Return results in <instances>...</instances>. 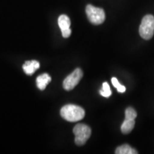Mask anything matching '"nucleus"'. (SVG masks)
I'll use <instances>...</instances> for the list:
<instances>
[{
  "mask_svg": "<svg viewBox=\"0 0 154 154\" xmlns=\"http://www.w3.org/2000/svg\"><path fill=\"white\" fill-rule=\"evenodd\" d=\"M61 116L69 122H76L84 119L85 111L81 106L74 104L63 106L60 111Z\"/></svg>",
  "mask_w": 154,
  "mask_h": 154,
  "instance_id": "obj_1",
  "label": "nucleus"
},
{
  "mask_svg": "<svg viewBox=\"0 0 154 154\" xmlns=\"http://www.w3.org/2000/svg\"><path fill=\"white\" fill-rule=\"evenodd\" d=\"M139 34L142 38L149 40L154 34V17L147 14L143 17L139 27Z\"/></svg>",
  "mask_w": 154,
  "mask_h": 154,
  "instance_id": "obj_2",
  "label": "nucleus"
},
{
  "mask_svg": "<svg viewBox=\"0 0 154 154\" xmlns=\"http://www.w3.org/2000/svg\"><path fill=\"white\" fill-rule=\"evenodd\" d=\"M73 132L75 135V143L77 146L84 145L91 134V128L83 124L76 125L73 129Z\"/></svg>",
  "mask_w": 154,
  "mask_h": 154,
  "instance_id": "obj_3",
  "label": "nucleus"
},
{
  "mask_svg": "<svg viewBox=\"0 0 154 154\" xmlns=\"http://www.w3.org/2000/svg\"><path fill=\"white\" fill-rule=\"evenodd\" d=\"M86 13L89 22L93 24H101L105 21L106 15L103 9L88 5L86 7Z\"/></svg>",
  "mask_w": 154,
  "mask_h": 154,
  "instance_id": "obj_4",
  "label": "nucleus"
},
{
  "mask_svg": "<svg viewBox=\"0 0 154 154\" xmlns=\"http://www.w3.org/2000/svg\"><path fill=\"white\" fill-rule=\"evenodd\" d=\"M83 77V72L81 69H76L72 74L66 77L63 82V87L66 91L74 89Z\"/></svg>",
  "mask_w": 154,
  "mask_h": 154,
  "instance_id": "obj_5",
  "label": "nucleus"
},
{
  "mask_svg": "<svg viewBox=\"0 0 154 154\" xmlns=\"http://www.w3.org/2000/svg\"><path fill=\"white\" fill-rule=\"evenodd\" d=\"M39 63L36 60L26 61L23 65V69L24 72L29 76H31L35 72L36 70L39 68Z\"/></svg>",
  "mask_w": 154,
  "mask_h": 154,
  "instance_id": "obj_6",
  "label": "nucleus"
},
{
  "mask_svg": "<svg viewBox=\"0 0 154 154\" xmlns=\"http://www.w3.org/2000/svg\"><path fill=\"white\" fill-rule=\"evenodd\" d=\"M51 81V76L48 74H43L36 78V86L40 90H44Z\"/></svg>",
  "mask_w": 154,
  "mask_h": 154,
  "instance_id": "obj_7",
  "label": "nucleus"
},
{
  "mask_svg": "<svg viewBox=\"0 0 154 154\" xmlns=\"http://www.w3.org/2000/svg\"><path fill=\"white\" fill-rule=\"evenodd\" d=\"M135 126V120L134 119H125L124 122L121 126V132L124 134H128L131 132L133 128Z\"/></svg>",
  "mask_w": 154,
  "mask_h": 154,
  "instance_id": "obj_8",
  "label": "nucleus"
},
{
  "mask_svg": "<svg viewBox=\"0 0 154 154\" xmlns=\"http://www.w3.org/2000/svg\"><path fill=\"white\" fill-rule=\"evenodd\" d=\"M116 154H137L138 151L136 149H133L128 144L119 146L116 149Z\"/></svg>",
  "mask_w": 154,
  "mask_h": 154,
  "instance_id": "obj_9",
  "label": "nucleus"
},
{
  "mask_svg": "<svg viewBox=\"0 0 154 154\" xmlns=\"http://www.w3.org/2000/svg\"><path fill=\"white\" fill-rule=\"evenodd\" d=\"M58 24H59V28L61 29V31L70 28L71 26L70 19L69 18L68 16L65 14L61 15L59 17V19H58Z\"/></svg>",
  "mask_w": 154,
  "mask_h": 154,
  "instance_id": "obj_10",
  "label": "nucleus"
},
{
  "mask_svg": "<svg viewBox=\"0 0 154 154\" xmlns=\"http://www.w3.org/2000/svg\"><path fill=\"white\" fill-rule=\"evenodd\" d=\"M100 94L103 97L108 98L111 95V91L110 86H109V84L107 82H103V86H102V88L99 91Z\"/></svg>",
  "mask_w": 154,
  "mask_h": 154,
  "instance_id": "obj_11",
  "label": "nucleus"
},
{
  "mask_svg": "<svg viewBox=\"0 0 154 154\" xmlns=\"http://www.w3.org/2000/svg\"><path fill=\"white\" fill-rule=\"evenodd\" d=\"M137 116V113L131 107L127 108L125 111V119H134Z\"/></svg>",
  "mask_w": 154,
  "mask_h": 154,
  "instance_id": "obj_12",
  "label": "nucleus"
},
{
  "mask_svg": "<svg viewBox=\"0 0 154 154\" xmlns=\"http://www.w3.org/2000/svg\"><path fill=\"white\" fill-rule=\"evenodd\" d=\"M111 82H112L113 86H114L115 88H116L117 91L119 92H120V93H124V92L126 91V87H125L124 86L121 85L116 77H113V78L111 79Z\"/></svg>",
  "mask_w": 154,
  "mask_h": 154,
  "instance_id": "obj_13",
  "label": "nucleus"
},
{
  "mask_svg": "<svg viewBox=\"0 0 154 154\" xmlns=\"http://www.w3.org/2000/svg\"><path fill=\"white\" fill-rule=\"evenodd\" d=\"M61 34H62V36L63 38H68L70 36L71 34H72V30L71 29H67L62 30L61 31Z\"/></svg>",
  "mask_w": 154,
  "mask_h": 154,
  "instance_id": "obj_14",
  "label": "nucleus"
}]
</instances>
